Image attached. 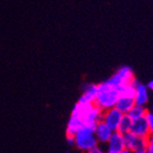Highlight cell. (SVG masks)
Returning a JSON list of instances; mask_svg holds the SVG:
<instances>
[{
  "label": "cell",
  "mask_w": 153,
  "mask_h": 153,
  "mask_svg": "<svg viewBox=\"0 0 153 153\" xmlns=\"http://www.w3.org/2000/svg\"><path fill=\"white\" fill-rule=\"evenodd\" d=\"M119 97L120 94L117 88L110 86L107 82H103L99 84V92L94 104L104 111L109 108L116 107Z\"/></svg>",
  "instance_id": "obj_1"
},
{
  "label": "cell",
  "mask_w": 153,
  "mask_h": 153,
  "mask_svg": "<svg viewBox=\"0 0 153 153\" xmlns=\"http://www.w3.org/2000/svg\"><path fill=\"white\" fill-rule=\"evenodd\" d=\"M94 128H95L86 126V128H82L76 133V135H75V147L78 150L88 152L93 147L99 145V141H97L94 134Z\"/></svg>",
  "instance_id": "obj_2"
},
{
  "label": "cell",
  "mask_w": 153,
  "mask_h": 153,
  "mask_svg": "<svg viewBox=\"0 0 153 153\" xmlns=\"http://www.w3.org/2000/svg\"><path fill=\"white\" fill-rule=\"evenodd\" d=\"M135 74H134V71H133L132 68L128 65H123L120 66L106 82L110 86L119 89L121 86L133 84V82H135Z\"/></svg>",
  "instance_id": "obj_3"
},
{
  "label": "cell",
  "mask_w": 153,
  "mask_h": 153,
  "mask_svg": "<svg viewBox=\"0 0 153 153\" xmlns=\"http://www.w3.org/2000/svg\"><path fill=\"white\" fill-rule=\"evenodd\" d=\"M123 117V114L116 107L109 108L107 110H104L102 115V121L107 124L114 132L118 130V126L120 124L121 119Z\"/></svg>",
  "instance_id": "obj_4"
},
{
  "label": "cell",
  "mask_w": 153,
  "mask_h": 153,
  "mask_svg": "<svg viewBox=\"0 0 153 153\" xmlns=\"http://www.w3.org/2000/svg\"><path fill=\"white\" fill-rule=\"evenodd\" d=\"M124 149V136L120 132L115 131V132L112 133L111 137L109 138V140L106 143L105 151H106V153H120Z\"/></svg>",
  "instance_id": "obj_5"
},
{
  "label": "cell",
  "mask_w": 153,
  "mask_h": 153,
  "mask_svg": "<svg viewBox=\"0 0 153 153\" xmlns=\"http://www.w3.org/2000/svg\"><path fill=\"white\" fill-rule=\"evenodd\" d=\"M124 143L125 148L131 150L132 152L139 150V149H147L148 147V140L147 138H141L134 135L133 133L128 132L124 134Z\"/></svg>",
  "instance_id": "obj_6"
},
{
  "label": "cell",
  "mask_w": 153,
  "mask_h": 153,
  "mask_svg": "<svg viewBox=\"0 0 153 153\" xmlns=\"http://www.w3.org/2000/svg\"><path fill=\"white\" fill-rule=\"evenodd\" d=\"M97 92H99V84H92V82L85 84L82 86V93L79 97L78 102L94 104Z\"/></svg>",
  "instance_id": "obj_7"
},
{
  "label": "cell",
  "mask_w": 153,
  "mask_h": 153,
  "mask_svg": "<svg viewBox=\"0 0 153 153\" xmlns=\"http://www.w3.org/2000/svg\"><path fill=\"white\" fill-rule=\"evenodd\" d=\"M131 133H133L134 135L138 136L141 138H148L150 135V128H149L147 119L145 118H140L137 120H133L132 128H131Z\"/></svg>",
  "instance_id": "obj_8"
},
{
  "label": "cell",
  "mask_w": 153,
  "mask_h": 153,
  "mask_svg": "<svg viewBox=\"0 0 153 153\" xmlns=\"http://www.w3.org/2000/svg\"><path fill=\"white\" fill-rule=\"evenodd\" d=\"M112 133H114V131H112L107 124H105L103 121L97 123L94 128L95 137H97L99 143H101V145H102V143L103 145H106V143H107V141L109 140V138L111 137Z\"/></svg>",
  "instance_id": "obj_9"
},
{
  "label": "cell",
  "mask_w": 153,
  "mask_h": 153,
  "mask_svg": "<svg viewBox=\"0 0 153 153\" xmlns=\"http://www.w3.org/2000/svg\"><path fill=\"white\" fill-rule=\"evenodd\" d=\"M135 89L136 92H135V97H134L135 104L146 106L149 102V89L147 87V85H143L138 82V80H136Z\"/></svg>",
  "instance_id": "obj_10"
},
{
  "label": "cell",
  "mask_w": 153,
  "mask_h": 153,
  "mask_svg": "<svg viewBox=\"0 0 153 153\" xmlns=\"http://www.w3.org/2000/svg\"><path fill=\"white\" fill-rule=\"evenodd\" d=\"M135 105V100L134 97H120L118 100L116 108L120 110L123 115H128L130 110L134 107Z\"/></svg>",
  "instance_id": "obj_11"
},
{
  "label": "cell",
  "mask_w": 153,
  "mask_h": 153,
  "mask_svg": "<svg viewBox=\"0 0 153 153\" xmlns=\"http://www.w3.org/2000/svg\"><path fill=\"white\" fill-rule=\"evenodd\" d=\"M148 111L149 110L147 109L146 106L135 104L134 107L130 110V112H128V115L132 120H137V119H140V118H145Z\"/></svg>",
  "instance_id": "obj_12"
},
{
  "label": "cell",
  "mask_w": 153,
  "mask_h": 153,
  "mask_svg": "<svg viewBox=\"0 0 153 153\" xmlns=\"http://www.w3.org/2000/svg\"><path fill=\"white\" fill-rule=\"evenodd\" d=\"M132 123L133 120L128 117V115H123L122 119H121V122L118 126V132H120L121 134H126V133L131 132V128H132Z\"/></svg>",
  "instance_id": "obj_13"
},
{
  "label": "cell",
  "mask_w": 153,
  "mask_h": 153,
  "mask_svg": "<svg viewBox=\"0 0 153 153\" xmlns=\"http://www.w3.org/2000/svg\"><path fill=\"white\" fill-rule=\"evenodd\" d=\"M136 82V80H135ZM119 94L120 97H135V82H133V84H128V85H124V86H121L119 88Z\"/></svg>",
  "instance_id": "obj_14"
},
{
  "label": "cell",
  "mask_w": 153,
  "mask_h": 153,
  "mask_svg": "<svg viewBox=\"0 0 153 153\" xmlns=\"http://www.w3.org/2000/svg\"><path fill=\"white\" fill-rule=\"evenodd\" d=\"M146 119H147L149 128H150V133L151 134H153V115L150 111L147 112V115H146Z\"/></svg>",
  "instance_id": "obj_15"
},
{
  "label": "cell",
  "mask_w": 153,
  "mask_h": 153,
  "mask_svg": "<svg viewBox=\"0 0 153 153\" xmlns=\"http://www.w3.org/2000/svg\"><path fill=\"white\" fill-rule=\"evenodd\" d=\"M87 153H106V151H105V149H103L101 146H100V143L97 146H95V147H93V148L91 149V150H89Z\"/></svg>",
  "instance_id": "obj_16"
},
{
  "label": "cell",
  "mask_w": 153,
  "mask_h": 153,
  "mask_svg": "<svg viewBox=\"0 0 153 153\" xmlns=\"http://www.w3.org/2000/svg\"><path fill=\"white\" fill-rule=\"evenodd\" d=\"M66 141L70 146H75V136L66 135Z\"/></svg>",
  "instance_id": "obj_17"
},
{
  "label": "cell",
  "mask_w": 153,
  "mask_h": 153,
  "mask_svg": "<svg viewBox=\"0 0 153 153\" xmlns=\"http://www.w3.org/2000/svg\"><path fill=\"white\" fill-rule=\"evenodd\" d=\"M147 153H153V143H148V147H147Z\"/></svg>",
  "instance_id": "obj_18"
},
{
  "label": "cell",
  "mask_w": 153,
  "mask_h": 153,
  "mask_svg": "<svg viewBox=\"0 0 153 153\" xmlns=\"http://www.w3.org/2000/svg\"><path fill=\"white\" fill-rule=\"evenodd\" d=\"M147 87H148L149 91L153 92V80H150V82L147 84Z\"/></svg>",
  "instance_id": "obj_19"
},
{
  "label": "cell",
  "mask_w": 153,
  "mask_h": 153,
  "mask_svg": "<svg viewBox=\"0 0 153 153\" xmlns=\"http://www.w3.org/2000/svg\"><path fill=\"white\" fill-rule=\"evenodd\" d=\"M147 140H148V143H153V134H150L147 138Z\"/></svg>",
  "instance_id": "obj_20"
},
{
  "label": "cell",
  "mask_w": 153,
  "mask_h": 153,
  "mask_svg": "<svg viewBox=\"0 0 153 153\" xmlns=\"http://www.w3.org/2000/svg\"><path fill=\"white\" fill-rule=\"evenodd\" d=\"M133 153H147V149H139V150L135 151V152Z\"/></svg>",
  "instance_id": "obj_21"
},
{
  "label": "cell",
  "mask_w": 153,
  "mask_h": 153,
  "mask_svg": "<svg viewBox=\"0 0 153 153\" xmlns=\"http://www.w3.org/2000/svg\"><path fill=\"white\" fill-rule=\"evenodd\" d=\"M120 153H133V152H132V151H131V150H128V149H126V148H125L124 150H122Z\"/></svg>",
  "instance_id": "obj_22"
},
{
  "label": "cell",
  "mask_w": 153,
  "mask_h": 153,
  "mask_svg": "<svg viewBox=\"0 0 153 153\" xmlns=\"http://www.w3.org/2000/svg\"><path fill=\"white\" fill-rule=\"evenodd\" d=\"M149 111H150L151 114H152V115H153V104H152V106H151V109L149 110Z\"/></svg>",
  "instance_id": "obj_23"
}]
</instances>
